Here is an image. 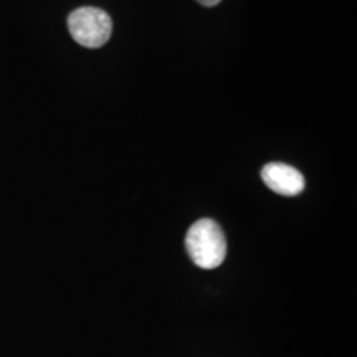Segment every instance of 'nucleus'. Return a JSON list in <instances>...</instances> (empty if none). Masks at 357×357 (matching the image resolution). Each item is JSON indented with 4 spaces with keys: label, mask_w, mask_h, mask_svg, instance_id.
Segmentation results:
<instances>
[{
    "label": "nucleus",
    "mask_w": 357,
    "mask_h": 357,
    "mask_svg": "<svg viewBox=\"0 0 357 357\" xmlns=\"http://www.w3.org/2000/svg\"><path fill=\"white\" fill-rule=\"evenodd\" d=\"M185 248L195 265L205 270H213L225 260L227 240L217 222L202 218L187 231Z\"/></svg>",
    "instance_id": "obj_1"
},
{
    "label": "nucleus",
    "mask_w": 357,
    "mask_h": 357,
    "mask_svg": "<svg viewBox=\"0 0 357 357\" xmlns=\"http://www.w3.org/2000/svg\"><path fill=\"white\" fill-rule=\"evenodd\" d=\"M68 29L75 42L86 48H100L113 32V20L96 7H79L68 17Z\"/></svg>",
    "instance_id": "obj_2"
},
{
    "label": "nucleus",
    "mask_w": 357,
    "mask_h": 357,
    "mask_svg": "<svg viewBox=\"0 0 357 357\" xmlns=\"http://www.w3.org/2000/svg\"><path fill=\"white\" fill-rule=\"evenodd\" d=\"M261 178L266 187L280 195L293 197L305 189V177L303 174L288 164L271 162L261 169Z\"/></svg>",
    "instance_id": "obj_3"
},
{
    "label": "nucleus",
    "mask_w": 357,
    "mask_h": 357,
    "mask_svg": "<svg viewBox=\"0 0 357 357\" xmlns=\"http://www.w3.org/2000/svg\"><path fill=\"white\" fill-rule=\"evenodd\" d=\"M197 2L202 3V6H205V7H213V6H217L220 0H197Z\"/></svg>",
    "instance_id": "obj_4"
}]
</instances>
